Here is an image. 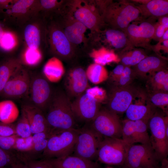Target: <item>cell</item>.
Masks as SVG:
<instances>
[{
  "instance_id": "obj_1",
  "label": "cell",
  "mask_w": 168,
  "mask_h": 168,
  "mask_svg": "<svg viewBox=\"0 0 168 168\" xmlns=\"http://www.w3.org/2000/svg\"><path fill=\"white\" fill-rule=\"evenodd\" d=\"M105 26L123 31L133 21L142 20L140 12L131 1H95Z\"/></svg>"
},
{
  "instance_id": "obj_2",
  "label": "cell",
  "mask_w": 168,
  "mask_h": 168,
  "mask_svg": "<svg viewBox=\"0 0 168 168\" xmlns=\"http://www.w3.org/2000/svg\"><path fill=\"white\" fill-rule=\"evenodd\" d=\"M71 102L65 92L54 91L45 115L47 120L54 129H76V119L71 108Z\"/></svg>"
},
{
  "instance_id": "obj_3",
  "label": "cell",
  "mask_w": 168,
  "mask_h": 168,
  "mask_svg": "<svg viewBox=\"0 0 168 168\" xmlns=\"http://www.w3.org/2000/svg\"><path fill=\"white\" fill-rule=\"evenodd\" d=\"M80 129H53L47 147L42 153L45 159L63 157L73 152Z\"/></svg>"
},
{
  "instance_id": "obj_4",
  "label": "cell",
  "mask_w": 168,
  "mask_h": 168,
  "mask_svg": "<svg viewBox=\"0 0 168 168\" xmlns=\"http://www.w3.org/2000/svg\"><path fill=\"white\" fill-rule=\"evenodd\" d=\"M73 0L67 4V14L83 24L88 29L97 33L105 26L95 1Z\"/></svg>"
},
{
  "instance_id": "obj_5",
  "label": "cell",
  "mask_w": 168,
  "mask_h": 168,
  "mask_svg": "<svg viewBox=\"0 0 168 168\" xmlns=\"http://www.w3.org/2000/svg\"><path fill=\"white\" fill-rule=\"evenodd\" d=\"M164 114L156 110L148 123L150 142L161 162L168 154V117Z\"/></svg>"
},
{
  "instance_id": "obj_6",
  "label": "cell",
  "mask_w": 168,
  "mask_h": 168,
  "mask_svg": "<svg viewBox=\"0 0 168 168\" xmlns=\"http://www.w3.org/2000/svg\"><path fill=\"white\" fill-rule=\"evenodd\" d=\"M80 129L75 145L73 155L95 161L98 158L100 144L104 137L95 131L89 123Z\"/></svg>"
},
{
  "instance_id": "obj_7",
  "label": "cell",
  "mask_w": 168,
  "mask_h": 168,
  "mask_svg": "<svg viewBox=\"0 0 168 168\" xmlns=\"http://www.w3.org/2000/svg\"><path fill=\"white\" fill-rule=\"evenodd\" d=\"M47 41L54 57L68 60L74 56L76 47L67 39L59 23L52 22L47 26Z\"/></svg>"
},
{
  "instance_id": "obj_8",
  "label": "cell",
  "mask_w": 168,
  "mask_h": 168,
  "mask_svg": "<svg viewBox=\"0 0 168 168\" xmlns=\"http://www.w3.org/2000/svg\"><path fill=\"white\" fill-rule=\"evenodd\" d=\"M156 20L148 18L133 21L123 30L133 47L152 50L151 42L154 35Z\"/></svg>"
},
{
  "instance_id": "obj_9",
  "label": "cell",
  "mask_w": 168,
  "mask_h": 168,
  "mask_svg": "<svg viewBox=\"0 0 168 168\" xmlns=\"http://www.w3.org/2000/svg\"><path fill=\"white\" fill-rule=\"evenodd\" d=\"M161 162L151 143L129 146L124 164L131 168H159Z\"/></svg>"
},
{
  "instance_id": "obj_10",
  "label": "cell",
  "mask_w": 168,
  "mask_h": 168,
  "mask_svg": "<svg viewBox=\"0 0 168 168\" xmlns=\"http://www.w3.org/2000/svg\"><path fill=\"white\" fill-rule=\"evenodd\" d=\"M54 92L49 81L43 75L31 73L29 88L26 97L27 103L44 113L46 112Z\"/></svg>"
},
{
  "instance_id": "obj_11",
  "label": "cell",
  "mask_w": 168,
  "mask_h": 168,
  "mask_svg": "<svg viewBox=\"0 0 168 168\" xmlns=\"http://www.w3.org/2000/svg\"><path fill=\"white\" fill-rule=\"evenodd\" d=\"M129 146L122 138L104 137L99 147L97 159L106 164L122 166Z\"/></svg>"
},
{
  "instance_id": "obj_12",
  "label": "cell",
  "mask_w": 168,
  "mask_h": 168,
  "mask_svg": "<svg viewBox=\"0 0 168 168\" xmlns=\"http://www.w3.org/2000/svg\"><path fill=\"white\" fill-rule=\"evenodd\" d=\"M88 123L104 137L122 138V123L119 116L107 108H100L92 120Z\"/></svg>"
},
{
  "instance_id": "obj_13",
  "label": "cell",
  "mask_w": 168,
  "mask_h": 168,
  "mask_svg": "<svg viewBox=\"0 0 168 168\" xmlns=\"http://www.w3.org/2000/svg\"><path fill=\"white\" fill-rule=\"evenodd\" d=\"M138 92L131 84L124 86L111 85L107 94V108L117 114L125 112Z\"/></svg>"
},
{
  "instance_id": "obj_14",
  "label": "cell",
  "mask_w": 168,
  "mask_h": 168,
  "mask_svg": "<svg viewBox=\"0 0 168 168\" xmlns=\"http://www.w3.org/2000/svg\"><path fill=\"white\" fill-rule=\"evenodd\" d=\"M0 12L6 18L24 26L31 18L39 16V0H16L10 8Z\"/></svg>"
},
{
  "instance_id": "obj_15",
  "label": "cell",
  "mask_w": 168,
  "mask_h": 168,
  "mask_svg": "<svg viewBox=\"0 0 168 168\" xmlns=\"http://www.w3.org/2000/svg\"><path fill=\"white\" fill-rule=\"evenodd\" d=\"M30 78L31 73L23 66L10 78L0 96L10 99L26 97L29 88Z\"/></svg>"
},
{
  "instance_id": "obj_16",
  "label": "cell",
  "mask_w": 168,
  "mask_h": 168,
  "mask_svg": "<svg viewBox=\"0 0 168 168\" xmlns=\"http://www.w3.org/2000/svg\"><path fill=\"white\" fill-rule=\"evenodd\" d=\"M122 139L129 145L139 143H150L148 133V122L142 120L127 119L122 122Z\"/></svg>"
},
{
  "instance_id": "obj_17",
  "label": "cell",
  "mask_w": 168,
  "mask_h": 168,
  "mask_svg": "<svg viewBox=\"0 0 168 168\" xmlns=\"http://www.w3.org/2000/svg\"><path fill=\"white\" fill-rule=\"evenodd\" d=\"M64 79L65 92L70 99L76 98L90 87L86 71L80 66L68 70Z\"/></svg>"
},
{
  "instance_id": "obj_18",
  "label": "cell",
  "mask_w": 168,
  "mask_h": 168,
  "mask_svg": "<svg viewBox=\"0 0 168 168\" xmlns=\"http://www.w3.org/2000/svg\"><path fill=\"white\" fill-rule=\"evenodd\" d=\"M71 108L76 120L88 123L92 120L99 111L100 103L83 93L71 102Z\"/></svg>"
},
{
  "instance_id": "obj_19",
  "label": "cell",
  "mask_w": 168,
  "mask_h": 168,
  "mask_svg": "<svg viewBox=\"0 0 168 168\" xmlns=\"http://www.w3.org/2000/svg\"><path fill=\"white\" fill-rule=\"evenodd\" d=\"M24 26V38L28 48L39 49L43 44H47V26L39 16L31 18Z\"/></svg>"
},
{
  "instance_id": "obj_20",
  "label": "cell",
  "mask_w": 168,
  "mask_h": 168,
  "mask_svg": "<svg viewBox=\"0 0 168 168\" xmlns=\"http://www.w3.org/2000/svg\"><path fill=\"white\" fill-rule=\"evenodd\" d=\"M96 34L98 39L107 46L106 48L114 50L117 54L133 47L122 30L109 27Z\"/></svg>"
},
{
  "instance_id": "obj_21",
  "label": "cell",
  "mask_w": 168,
  "mask_h": 168,
  "mask_svg": "<svg viewBox=\"0 0 168 168\" xmlns=\"http://www.w3.org/2000/svg\"><path fill=\"white\" fill-rule=\"evenodd\" d=\"M131 68L137 77H144L147 74L151 76L158 72L167 70V59L157 54L148 56Z\"/></svg>"
},
{
  "instance_id": "obj_22",
  "label": "cell",
  "mask_w": 168,
  "mask_h": 168,
  "mask_svg": "<svg viewBox=\"0 0 168 168\" xmlns=\"http://www.w3.org/2000/svg\"><path fill=\"white\" fill-rule=\"evenodd\" d=\"M63 24L60 25L69 41L75 47L85 44V34L88 29L83 24L67 14Z\"/></svg>"
},
{
  "instance_id": "obj_23",
  "label": "cell",
  "mask_w": 168,
  "mask_h": 168,
  "mask_svg": "<svg viewBox=\"0 0 168 168\" xmlns=\"http://www.w3.org/2000/svg\"><path fill=\"white\" fill-rule=\"evenodd\" d=\"M28 120L32 134L50 131L49 125L44 113L40 109L27 102L21 106Z\"/></svg>"
},
{
  "instance_id": "obj_24",
  "label": "cell",
  "mask_w": 168,
  "mask_h": 168,
  "mask_svg": "<svg viewBox=\"0 0 168 168\" xmlns=\"http://www.w3.org/2000/svg\"><path fill=\"white\" fill-rule=\"evenodd\" d=\"M134 4L140 12L142 19H156L168 15V0H148L144 3Z\"/></svg>"
},
{
  "instance_id": "obj_25",
  "label": "cell",
  "mask_w": 168,
  "mask_h": 168,
  "mask_svg": "<svg viewBox=\"0 0 168 168\" xmlns=\"http://www.w3.org/2000/svg\"><path fill=\"white\" fill-rule=\"evenodd\" d=\"M45 159L54 168H100L99 164L96 161L74 155Z\"/></svg>"
},
{
  "instance_id": "obj_26",
  "label": "cell",
  "mask_w": 168,
  "mask_h": 168,
  "mask_svg": "<svg viewBox=\"0 0 168 168\" xmlns=\"http://www.w3.org/2000/svg\"><path fill=\"white\" fill-rule=\"evenodd\" d=\"M156 110V107L148 102L146 105L132 103L125 112L127 119L133 121L142 120L148 123Z\"/></svg>"
},
{
  "instance_id": "obj_27",
  "label": "cell",
  "mask_w": 168,
  "mask_h": 168,
  "mask_svg": "<svg viewBox=\"0 0 168 168\" xmlns=\"http://www.w3.org/2000/svg\"><path fill=\"white\" fill-rule=\"evenodd\" d=\"M23 66L20 58L10 57L0 63V96L5 84L10 78Z\"/></svg>"
},
{
  "instance_id": "obj_28",
  "label": "cell",
  "mask_w": 168,
  "mask_h": 168,
  "mask_svg": "<svg viewBox=\"0 0 168 168\" xmlns=\"http://www.w3.org/2000/svg\"><path fill=\"white\" fill-rule=\"evenodd\" d=\"M45 77L53 82L59 81L65 73L63 63L61 60L53 57L49 59L44 66L43 70Z\"/></svg>"
},
{
  "instance_id": "obj_29",
  "label": "cell",
  "mask_w": 168,
  "mask_h": 168,
  "mask_svg": "<svg viewBox=\"0 0 168 168\" xmlns=\"http://www.w3.org/2000/svg\"><path fill=\"white\" fill-rule=\"evenodd\" d=\"M94 63L103 66L112 63H119L120 59L118 55L112 49L103 46L98 49H93L89 54Z\"/></svg>"
},
{
  "instance_id": "obj_30",
  "label": "cell",
  "mask_w": 168,
  "mask_h": 168,
  "mask_svg": "<svg viewBox=\"0 0 168 168\" xmlns=\"http://www.w3.org/2000/svg\"><path fill=\"white\" fill-rule=\"evenodd\" d=\"M121 64L132 67L135 66L147 56L143 49L133 47L117 54Z\"/></svg>"
},
{
  "instance_id": "obj_31",
  "label": "cell",
  "mask_w": 168,
  "mask_h": 168,
  "mask_svg": "<svg viewBox=\"0 0 168 168\" xmlns=\"http://www.w3.org/2000/svg\"><path fill=\"white\" fill-rule=\"evenodd\" d=\"M19 114L17 105L12 100H7L0 102V121L13 123L18 119Z\"/></svg>"
},
{
  "instance_id": "obj_32",
  "label": "cell",
  "mask_w": 168,
  "mask_h": 168,
  "mask_svg": "<svg viewBox=\"0 0 168 168\" xmlns=\"http://www.w3.org/2000/svg\"><path fill=\"white\" fill-rule=\"evenodd\" d=\"M87 78L95 85L100 84L108 80L109 73L104 66L94 63L90 64L86 71Z\"/></svg>"
},
{
  "instance_id": "obj_33",
  "label": "cell",
  "mask_w": 168,
  "mask_h": 168,
  "mask_svg": "<svg viewBox=\"0 0 168 168\" xmlns=\"http://www.w3.org/2000/svg\"><path fill=\"white\" fill-rule=\"evenodd\" d=\"M148 81L150 86V92H168V72L167 70L158 72L151 75Z\"/></svg>"
},
{
  "instance_id": "obj_34",
  "label": "cell",
  "mask_w": 168,
  "mask_h": 168,
  "mask_svg": "<svg viewBox=\"0 0 168 168\" xmlns=\"http://www.w3.org/2000/svg\"><path fill=\"white\" fill-rule=\"evenodd\" d=\"M148 102L155 107L161 108L167 114L168 107V93L161 91L150 92L148 96Z\"/></svg>"
},
{
  "instance_id": "obj_35",
  "label": "cell",
  "mask_w": 168,
  "mask_h": 168,
  "mask_svg": "<svg viewBox=\"0 0 168 168\" xmlns=\"http://www.w3.org/2000/svg\"><path fill=\"white\" fill-rule=\"evenodd\" d=\"M16 134L19 137L26 138L31 135L30 124L24 111L21 110V114L16 124Z\"/></svg>"
},
{
  "instance_id": "obj_36",
  "label": "cell",
  "mask_w": 168,
  "mask_h": 168,
  "mask_svg": "<svg viewBox=\"0 0 168 168\" xmlns=\"http://www.w3.org/2000/svg\"><path fill=\"white\" fill-rule=\"evenodd\" d=\"M65 2L63 0H39V13L61 11V9L64 7Z\"/></svg>"
},
{
  "instance_id": "obj_37",
  "label": "cell",
  "mask_w": 168,
  "mask_h": 168,
  "mask_svg": "<svg viewBox=\"0 0 168 168\" xmlns=\"http://www.w3.org/2000/svg\"><path fill=\"white\" fill-rule=\"evenodd\" d=\"M42 55L38 49H34L29 48L26 50L23 59H20L22 65L24 64L30 67L35 66L41 61Z\"/></svg>"
},
{
  "instance_id": "obj_38",
  "label": "cell",
  "mask_w": 168,
  "mask_h": 168,
  "mask_svg": "<svg viewBox=\"0 0 168 168\" xmlns=\"http://www.w3.org/2000/svg\"><path fill=\"white\" fill-rule=\"evenodd\" d=\"M20 156L0 147V168L12 166L20 160Z\"/></svg>"
},
{
  "instance_id": "obj_39",
  "label": "cell",
  "mask_w": 168,
  "mask_h": 168,
  "mask_svg": "<svg viewBox=\"0 0 168 168\" xmlns=\"http://www.w3.org/2000/svg\"><path fill=\"white\" fill-rule=\"evenodd\" d=\"M137 77L131 67L125 66L123 72L117 81L111 85L119 86H124L131 84Z\"/></svg>"
},
{
  "instance_id": "obj_40",
  "label": "cell",
  "mask_w": 168,
  "mask_h": 168,
  "mask_svg": "<svg viewBox=\"0 0 168 168\" xmlns=\"http://www.w3.org/2000/svg\"><path fill=\"white\" fill-rule=\"evenodd\" d=\"M32 136L22 138L18 137L16 141L13 150L21 152H31L34 147Z\"/></svg>"
},
{
  "instance_id": "obj_41",
  "label": "cell",
  "mask_w": 168,
  "mask_h": 168,
  "mask_svg": "<svg viewBox=\"0 0 168 168\" xmlns=\"http://www.w3.org/2000/svg\"><path fill=\"white\" fill-rule=\"evenodd\" d=\"M85 93L100 104L107 100V92L104 89L98 86L90 87L86 89Z\"/></svg>"
},
{
  "instance_id": "obj_42",
  "label": "cell",
  "mask_w": 168,
  "mask_h": 168,
  "mask_svg": "<svg viewBox=\"0 0 168 168\" xmlns=\"http://www.w3.org/2000/svg\"><path fill=\"white\" fill-rule=\"evenodd\" d=\"M15 44L14 36L11 33L5 31L0 39V49L5 52L10 51Z\"/></svg>"
},
{
  "instance_id": "obj_43",
  "label": "cell",
  "mask_w": 168,
  "mask_h": 168,
  "mask_svg": "<svg viewBox=\"0 0 168 168\" xmlns=\"http://www.w3.org/2000/svg\"><path fill=\"white\" fill-rule=\"evenodd\" d=\"M18 137L17 134L8 136H0V147L6 151H12Z\"/></svg>"
},
{
  "instance_id": "obj_44",
  "label": "cell",
  "mask_w": 168,
  "mask_h": 168,
  "mask_svg": "<svg viewBox=\"0 0 168 168\" xmlns=\"http://www.w3.org/2000/svg\"><path fill=\"white\" fill-rule=\"evenodd\" d=\"M16 134V124H7L0 121V136H8Z\"/></svg>"
},
{
  "instance_id": "obj_45",
  "label": "cell",
  "mask_w": 168,
  "mask_h": 168,
  "mask_svg": "<svg viewBox=\"0 0 168 168\" xmlns=\"http://www.w3.org/2000/svg\"><path fill=\"white\" fill-rule=\"evenodd\" d=\"M125 66L120 64L117 65L111 72L108 80L112 84L118 81L121 76Z\"/></svg>"
},
{
  "instance_id": "obj_46",
  "label": "cell",
  "mask_w": 168,
  "mask_h": 168,
  "mask_svg": "<svg viewBox=\"0 0 168 168\" xmlns=\"http://www.w3.org/2000/svg\"><path fill=\"white\" fill-rule=\"evenodd\" d=\"M29 168H54L46 160L30 159L26 162Z\"/></svg>"
},
{
  "instance_id": "obj_47",
  "label": "cell",
  "mask_w": 168,
  "mask_h": 168,
  "mask_svg": "<svg viewBox=\"0 0 168 168\" xmlns=\"http://www.w3.org/2000/svg\"><path fill=\"white\" fill-rule=\"evenodd\" d=\"M152 50L156 54L161 56V51L168 53V40H159L156 44L152 45Z\"/></svg>"
},
{
  "instance_id": "obj_48",
  "label": "cell",
  "mask_w": 168,
  "mask_h": 168,
  "mask_svg": "<svg viewBox=\"0 0 168 168\" xmlns=\"http://www.w3.org/2000/svg\"><path fill=\"white\" fill-rule=\"evenodd\" d=\"M166 30L165 28L157 21L155 25V29L153 39L159 41L161 38Z\"/></svg>"
},
{
  "instance_id": "obj_49",
  "label": "cell",
  "mask_w": 168,
  "mask_h": 168,
  "mask_svg": "<svg viewBox=\"0 0 168 168\" xmlns=\"http://www.w3.org/2000/svg\"><path fill=\"white\" fill-rule=\"evenodd\" d=\"M16 0H0V12L10 8Z\"/></svg>"
},
{
  "instance_id": "obj_50",
  "label": "cell",
  "mask_w": 168,
  "mask_h": 168,
  "mask_svg": "<svg viewBox=\"0 0 168 168\" xmlns=\"http://www.w3.org/2000/svg\"><path fill=\"white\" fill-rule=\"evenodd\" d=\"M158 22L163 26L166 30L168 28V15L161 17L158 19Z\"/></svg>"
},
{
  "instance_id": "obj_51",
  "label": "cell",
  "mask_w": 168,
  "mask_h": 168,
  "mask_svg": "<svg viewBox=\"0 0 168 168\" xmlns=\"http://www.w3.org/2000/svg\"><path fill=\"white\" fill-rule=\"evenodd\" d=\"M15 168H29L27 164L21 160L14 164Z\"/></svg>"
},
{
  "instance_id": "obj_52",
  "label": "cell",
  "mask_w": 168,
  "mask_h": 168,
  "mask_svg": "<svg viewBox=\"0 0 168 168\" xmlns=\"http://www.w3.org/2000/svg\"><path fill=\"white\" fill-rule=\"evenodd\" d=\"M159 168H168V161L167 158L161 161Z\"/></svg>"
},
{
  "instance_id": "obj_53",
  "label": "cell",
  "mask_w": 168,
  "mask_h": 168,
  "mask_svg": "<svg viewBox=\"0 0 168 168\" xmlns=\"http://www.w3.org/2000/svg\"><path fill=\"white\" fill-rule=\"evenodd\" d=\"M168 40V29L165 31L162 36L159 40Z\"/></svg>"
},
{
  "instance_id": "obj_54",
  "label": "cell",
  "mask_w": 168,
  "mask_h": 168,
  "mask_svg": "<svg viewBox=\"0 0 168 168\" xmlns=\"http://www.w3.org/2000/svg\"><path fill=\"white\" fill-rule=\"evenodd\" d=\"M5 31V30L4 29L3 25L0 21V39L1 37Z\"/></svg>"
},
{
  "instance_id": "obj_55",
  "label": "cell",
  "mask_w": 168,
  "mask_h": 168,
  "mask_svg": "<svg viewBox=\"0 0 168 168\" xmlns=\"http://www.w3.org/2000/svg\"><path fill=\"white\" fill-rule=\"evenodd\" d=\"M5 168H15L14 165L6 167Z\"/></svg>"
},
{
  "instance_id": "obj_56",
  "label": "cell",
  "mask_w": 168,
  "mask_h": 168,
  "mask_svg": "<svg viewBox=\"0 0 168 168\" xmlns=\"http://www.w3.org/2000/svg\"><path fill=\"white\" fill-rule=\"evenodd\" d=\"M122 168H131L128 167L124 165H123L122 166Z\"/></svg>"
},
{
  "instance_id": "obj_57",
  "label": "cell",
  "mask_w": 168,
  "mask_h": 168,
  "mask_svg": "<svg viewBox=\"0 0 168 168\" xmlns=\"http://www.w3.org/2000/svg\"><path fill=\"white\" fill-rule=\"evenodd\" d=\"M104 168H113L111 167H107Z\"/></svg>"
}]
</instances>
